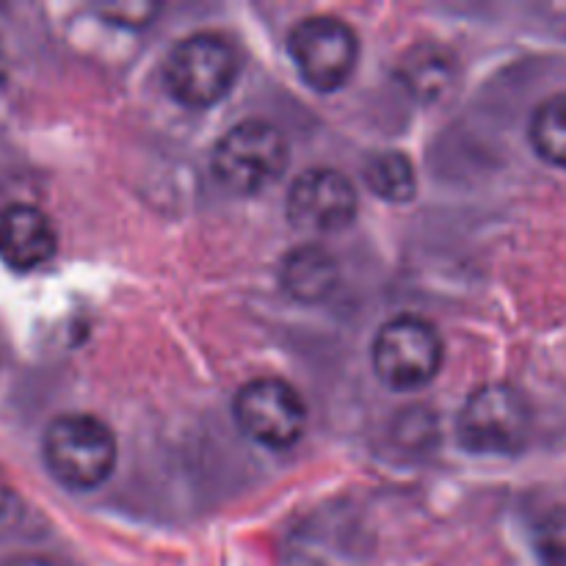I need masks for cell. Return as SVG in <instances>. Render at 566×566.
Segmentation results:
<instances>
[{
  "label": "cell",
  "instance_id": "1",
  "mask_svg": "<svg viewBox=\"0 0 566 566\" xmlns=\"http://www.w3.org/2000/svg\"><path fill=\"white\" fill-rule=\"evenodd\" d=\"M44 464L66 490H97L116 468V437L94 415H61L44 431Z\"/></svg>",
  "mask_w": 566,
  "mask_h": 566
},
{
  "label": "cell",
  "instance_id": "2",
  "mask_svg": "<svg viewBox=\"0 0 566 566\" xmlns=\"http://www.w3.org/2000/svg\"><path fill=\"white\" fill-rule=\"evenodd\" d=\"M238 53L219 33H191L166 55L164 83L186 108H210L232 92L238 81Z\"/></svg>",
  "mask_w": 566,
  "mask_h": 566
},
{
  "label": "cell",
  "instance_id": "3",
  "mask_svg": "<svg viewBox=\"0 0 566 566\" xmlns=\"http://www.w3.org/2000/svg\"><path fill=\"white\" fill-rule=\"evenodd\" d=\"M285 133L263 119H247L227 130L213 149V175L232 193H260L287 169Z\"/></svg>",
  "mask_w": 566,
  "mask_h": 566
},
{
  "label": "cell",
  "instance_id": "4",
  "mask_svg": "<svg viewBox=\"0 0 566 566\" xmlns=\"http://www.w3.org/2000/svg\"><path fill=\"white\" fill-rule=\"evenodd\" d=\"M534 426L528 401L512 385H484L459 412V440L468 451L512 457L525 448Z\"/></svg>",
  "mask_w": 566,
  "mask_h": 566
},
{
  "label": "cell",
  "instance_id": "5",
  "mask_svg": "<svg viewBox=\"0 0 566 566\" xmlns=\"http://www.w3.org/2000/svg\"><path fill=\"white\" fill-rule=\"evenodd\" d=\"M374 370L387 387L412 392L431 385L442 368V337L418 315H398L376 332Z\"/></svg>",
  "mask_w": 566,
  "mask_h": 566
},
{
  "label": "cell",
  "instance_id": "6",
  "mask_svg": "<svg viewBox=\"0 0 566 566\" xmlns=\"http://www.w3.org/2000/svg\"><path fill=\"white\" fill-rule=\"evenodd\" d=\"M287 53L310 88L332 94L352 81L359 61V39L354 28L337 17H307L287 36Z\"/></svg>",
  "mask_w": 566,
  "mask_h": 566
},
{
  "label": "cell",
  "instance_id": "7",
  "mask_svg": "<svg viewBox=\"0 0 566 566\" xmlns=\"http://www.w3.org/2000/svg\"><path fill=\"white\" fill-rule=\"evenodd\" d=\"M232 415L249 440L271 451L293 448L307 429L304 398L296 387L274 376L247 381L232 401Z\"/></svg>",
  "mask_w": 566,
  "mask_h": 566
},
{
  "label": "cell",
  "instance_id": "8",
  "mask_svg": "<svg viewBox=\"0 0 566 566\" xmlns=\"http://www.w3.org/2000/svg\"><path fill=\"white\" fill-rule=\"evenodd\" d=\"M357 191L335 169H310L287 191V219L296 230L329 235L346 230L357 216Z\"/></svg>",
  "mask_w": 566,
  "mask_h": 566
},
{
  "label": "cell",
  "instance_id": "9",
  "mask_svg": "<svg viewBox=\"0 0 566 566\" xmlns=\"http://www.w3.org/2000/svg\"><path fill=\"white\" fill-rule=\"evenodd\" d=\"M59 249V235L48 216L33 205L14 202L0 210V260L14 271H33Z\"/></svg>",
  "mask_w": 566,
  "mask_h": 566
},
{
  "label": "cell",
  "instance_id": "10",
  "mask_svg": "<svg viewBox=\"0 0 566 566\" xmlns=\"http://www.w3.org/2000/svg\"><path fill=\"white\" fill-rule=\"evenodd\" d=\"M337 285V263L326 249L298 247L282 265V287L296 302H324Z\"/></svg>",
  "mask_w": 566,
  "mask_h": 566
},
{
  "label": "cell",
  "instance_id": "11",
  "mask_svg": "<svg viewBox=\"0 0 566 566\" xmlns=\"http://www.w3.org/2000/svg\"><path fill=\"white\" fill-rule=\"evenodd\" d=\"M453 66L440 48H412L401 64L403 86L420 99H437L448 88Z\"/></svg>",
  "mask_w": 566,
  "mask_h": 566
},
{
  "label": "cell",
  "instance_id": "12",
  "mask_svg": "<svg viewBox=\"0 0 566 566\" xmlns=\"http://www.w3.org/2000/svg\"><path fill=\"white\" fill-rule=\"evenodd\" d=\"M365 182L385 202H409L418 191L415 169L407 155L379 153L365 164Z\"/></svg>",
  "mask_w": 566,
  "mask_h": 566
},
{
  "label": "cell",
  "instance_id": "13",
  "mask_svg": "<svg viewBox=\"0 0 566 566\" xmlns=\"http://www.w3.org/2000/svg\"><path fill=\"white\" fill-rule=\"evenodd\" d=\"M531 144L542 160L566 169V94H553L534 111Z\"/></svg>",
  "mask_w": 566,
  "mask_h": 566
},
{
  "label": "cell",
  "instance_id": "14",
  "mask_svg": "<svg viewBox=\"0 0 566 566\" xmlns=\"http://www.w3.org/2000/svg\"><path fill=\"white\" fill-rule=\"evenodd\" d=\"M534 547L545 566H566V509H553L536 523Z\"/></svg>",
  "mask_w": 566,
  "mask_h": 566
},
{
  "label": "cell",
  "instance_id": "15",
  "mask_svg": "<svg viewBox=\"0 0 566 566\" xmlns=\"http://www.w3.org/2000/svg\"><path fill=\"white\" fill-rule=\"evenodd\" d=\"M99 14L105 20H111L114 25H127V28H144L153 22V17L158 14V6L155 3H108V6H99Z\"/></svg>",
  "mask_w": 566,
  "mask_h": 566
},
{
  "label": "cell",
  "instance_id": "16",
  "mask_svg": "<svg viewBox=\"0 0 566 566\" xmlns=\"http://www.w3.org/2000/svg\"><path fill=\"white\" fill-rule=\"evenodd\" d=\"M14 514H17V495L11 492V486L0 479V528H6V525L11 523Z\"/></svg>",
  "mask_w": 566,
  "mask_h": 566
},
{
  "label": "cell",
  "instance_id": "17",
  "mask_svg": "<svg viewBox=\"0 0 566 566\" xmlns=\"http://www.w3.org/2000/svg\"><path fill=\"white\" fill-rule=\"evenodd\" d=\"M3 566H59V564L50 562V558L44 556H17L11 558V562H6Z\"/></svg>",
  "mask_w": 566,
  "mask_h": 566
},
{
  "label": "cell",
  "instance_id": "18",
  "mask_svg": "<svg viewBox=\"0 0 566 566\" xmlns=\"http://www.w3.org/2000/svg\"><path fill=\"white\" fill-rule=\"evenodd\" d=\"M6 75V59H3V48H0V81H3Z\"/></svg>",
  "mask_w": 566,
  "mask_h": 566
}]
</instances>
